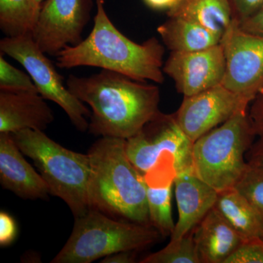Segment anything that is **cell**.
<instances>
[{
  "mask_svg": "<svg viewBox=\"0 0 263 263\" xmlns=\"http://www.w3.org/2000/svg\"><path fill=\"white\" fill-rule=\"evenodd\" d=\"M193 147L174 114L160 113L125 141L128 158L150 186H164L174 182L176 175L194 172Z\"/></svg>",
  "mask_w": 263,
  "mask_h": 263,
  "instance_id": "8992f818",
  "label": "cell"
},
{
  "mask_svg": "<svg viewBox=\"0 0 263 263\" xmlns=\"http://www.w3.org/2000/svg\"><path fill=\"white\" fill-rule=\"evenodd\" d=\"M0 51L23 66L39 94L63 109L78 130L81 133L88 130L87 118L91 117V111L70 92L64 83L63 77L57 72L46 53L38 47L32 35L3 38L0 41Z\"/></svg>",
  "mask_w": 263,
  "mask_h": 263,
  "instance_id": "ba28073f",
  "label": "cell"
},
{
  "mask_svg": "<svg viewBox=\"0 0 263 263\" xmlns=\"http://www.w3.org/2000/svg\"><path fill=\"white\" fill-rule=\"evenodd\" d=\"M17 235V226L11 216L0 212V245L7 247L13 243Z\"/></svg>",
  "mask_w": 263,
  "mask_h": 263,
  "instance_id": "83f0119b",
  "label": "cell"
},
{
  "mask_svg": "<svg viewBox=\"0 0 263 263\" xmlns=\"http://www.w3.org/2000/svg\"><path fill=\"white\" fill-rule=\"evenodd\" d=\"M179 219L171 240L190 234L215 205L218 192L194 172L176 175L174 182Z\"/></svg>",
  "mask_w": 263,
  "mask_h": 263,
  "instance_id": "5bb4252c",
  "label": "cell"
},
{
  "mask_svg": "<svg viewBox=\"0 0 263 263\" xmlns=\"http://www.w3.org/2000/svg\"><path fill=\"white\" fill-rule=\"evenodd\" d=\"M257 137L242 109L194 142V172L218 193L233 188L248 166L246 155Z\"/></svg>",
  "mask_w": 263,
  "mask_h": 263,
  "instance_id": "52a82bcc",
  "label": "cell"
},
{
  "mask_svg": "<svg viewBox=\"0 0 263 263\" xmlns=\"http://www.w3.org/2000/svg\"><path fill=\"white\" fill-rule=\"evenodd\" d=\"M226 59L221 43L207 49L193 52L171 51L163 72L174 80L176 89L192 96L222 84Z\"/></svg>",
  "mask_w": 263,
  "mask_h": 263,
  "instance_id": "7c38bea8",
  "label": "cell"
},
{
  "mask_svg": "<svg viewBox=\"0 0 263 263\" xmlns=\"http://www.w3.org/2000/svg\"><path fill=\"white\" fill-rule=\"evenodd\" d=\"M157 32L171 51L193 52L207 49L221 43V38L191 21L169 17Z\"/></svg>",
  "mask_w": 263,
  "mask_h": 263,
  "instance_id": "ac0fdd59",
  "label": "cell"
},
{
  "mask_svg": "<svg viewBox=\"0 0 263 263\" xmlns=\"http://www.w3.org/2000/svg\"><path fill=\"white\" fill-rule=\"evenodd\" d=\"M167 15L191 21L221 38L233 21L228 0H181Z\"/></svg>",
  "mask_w": 263,
  "mask_h": 263,
  "instance_id": "e0dca14e",
  "label": "cell"
},
{
  "mask_svg": "<svg viewBox=\"0 0 263 263\" xmlns=\"http://www.w3.org/2000/svg\"><path fill=\"white\" fill-rule=\"evenodd\" d=\"M10 133H0V183L24 200H45L50 195L40 173L24 159Z\"/></svg>",
  "mask_w": 263,
  "mask_h": 263,
  "instance_id": "4fadbf2b",
  "label": "cell"
},
{
  "mask_svg": "<svg viewBox=\"0 0 263 263\" xmlns=\"http://www.w3.org/2000/svg\"><path fill=\"white\" fill-rule=\"evenodd\" d=\"M248 115L254 133L263 136V89L257 93L249 107Z\"/></svg>",
  "mask_w": 263,
  "mask_h": 263,
  "instance_id": "4316f807",
  "label": "cell"
},
{
  "mask_svg": "<svg viewBox=\"0 0 263 263\" xmlns=\"http://www.w3.org/2000/svg\"><path fill=\"white\" fill-rule=\"evenodd\" d=\"M214 208L245 240L263 235V218L234 187L218 193Z\"/></svg>",
  "mask_w": 263,
  "mask_h": 263,
  "instance_id": "d6986e66",
  "label": "cell"
},
{
  "mask_svg": "<svg viewBox=\"0 0 263 263\" xmlns=\"http://www.w3.org/2000/svg\"><path fill=\"white\" fill-rule=\"evenodd\" d=\"M66 86L91 107L88 130L95 136L129 139L161 113L158 86L114 71L88 77L70 75Z\"/></svg>",
  "mask_w": 263,
  "mask_h": 263,
  "instance_id": "6da1fadb",
  "label": "cell"
},
{
  "mask_svg": "<svg viewBox=\"0 0 263 263\" xmlns=\"http://www.w3.org/2000/svg\"><path fill=\"white\" fill-rule=\"evenodd\" d=\"M53 120L51 108L38 93L0 91V133L44 131Z\"/></svg>",
  "mask_w": 263,
  "mask_h": 263,
  "instance_id": "9a60e30c",
  "label": "cell"
},
{
  "mask_svg": "<svg viewBox=\"0 0 263 263\" xmlns=\"http://www.w3.org/2000/svg\"><path fill=\"white\" fill-rule=\"evenodd\" d=\"M92 0H46L41 6L32 37L46 54L57 57L67 46L82 42Z\"/></svg>",
  "mask_w": 263,
  "mask_h": 263,
  "instance_id": "30bf717a",
  "label": "cell"
},
{
  "mask_svg": "<svg viewBox=\"0 0 263 263\" xmlns=\"http://www.w3.org/2000/svg\"><path fill=\"white\" fill-rule=\"evenodd\" d=\"M262 238H263V235H262Z\"/></svg>",
  "mask_w": 263,
  "mask_h": 263,
  "instance_id": "836d02e7",
  "label": "cell"
},
{
  "mask_svg": "<svg viewBox=\"0 0 263 263\" xmlns=\"http://www.w3.org/2000/svg\"><path fill=\"white\" fill-rule=\"evenodd\" d=\"M141 263H200L193 234L171 240L163 249L142 259Z\"/></svg>",
  "mask_w": 263,
  "mask_h": 263,
  "instance_id": "7402d4cb",
  "label": "cell"
},
{
  "mask_svg": "<svg viewBox=\"0 0 263 263\" xmlns=\"http://www.w3.org/2000/svg\"><path fill=\"white\" fill-rule=\"evenodd\" d=\"M233 10V19L243 22L257 11L263 5V0H228Z\"/></svg>",
  "mask_w": 263,
  "mask_h": 263,
  "instance_id": "484cf974",
  "label": "cell"
},
{
  "mask_svg": "<svg viewBox=\"0 0 263 263\" xmlns=\"http://www.w3.org/2000/svg\"><path fill=\"white\" fill-rule=\"evenodd\" d=\"M10 134L22 153L34 162L47 183L50 195L63 200L74 217L84 215L92 209L88 154L65 148L43 131L27 129Z\"/></svg>",
  "mask_w": 263,
  "mask_h": 263,
  "instance_id": "277c9868",
  "label": "cell"
},
{
  "mask_svg": "<svg viewBox=\"0 0 263 263\" xmlns=\"http://www.w3.org/2000/svg\"><path fill=\"white\" fill-rule=\"evenodd\" d=\"M234 188L250 202L263 218V167L248 163Z\"/></svg>",
  "mask_w": 263,
  "mask_h": 263,
  "instance_id": "603a6c76",
  "label": "cell"
},
{
  "mask_svg": "<svg viewBox=\"0 0 263 263\" xmlns=\"http://www.w3.org/2000/svg\"><path fill=\"white\" fill-rule=\"evenodd\" d=\"M194 230L200 263L226 262L245 240L214 207Z\"/></svg>",
  "mask_w": 263,
  "mask_h": 263,
  "instance_id": "2e32d148",
  "label": "cell"
},
{
  "mask_svg": "<svg viewBox=\"0 0 263 263\" xmlns=\"http://www.w3.org/2000/svg\"><path fill=\"white\" fill-rule=\"evenodd\" d=\"M0 91L39 94L30 76L10 65L5 60L2 53L0 55Z\"/></svg>",
  "mask_w": 263,
  "mask_h": 263,
  "instance_id": "cb8c5ba5",
  "label": "cell"
},
{
  "mask_svg": "<svg viewBox=\"0 0 263 263\" xmlns=\"http://www.w3.org/2000/svg\"><path fill=\"white\" fill-rule=\"evenodd\" d=\"M221 44L226 59L222 84L252 103L263 89V36L246 32L233 19Z\"/></svg>",
  "mask_w": 263,
  "mask_h": 263,
  "instance_id": "9c48e42d",
  "label": "cell"
},
{
  "mask_svg": "<svg viewBox=\"0 0 263 263\" xmlns=\"http://www.w3.org/2000/svg\"><path fill=\"white\" fill-rule=\"evenodd\" d=\"M138 251H123L104 257L101 263H134L136 262Z\"/></svg>",
  "mask_w": 263,
  "mask_h": 263,
  "instance_id": "4dcf8cb0",
  "label": "cell"
},
{
  "mask_svg": "<svg viewBox=\"0 0 263 263\" xmlns=\"http://www.w3.org/2000/svg\"><path fill=\"white\" fill-rule=\"evenodd\" d=\"M41 6L35 0H0V28L6 37L32 35Z\"/></svg>",
  "mask_w": 263,
  "mask_h": 263,
  "instance_id": "ffe728a7",
  "label": "cell"
},
{
  "mask_svg": "<svg viewBox=\"0 0 263 263\" xmlns=\"http://www.w3.org/2000/svg\"><path fill=\"white\" fill-rule=\"evenodd\" d=\"M239 25L246 32L263 36V5L253 15L240 22Z\"/></svg>",
  "mask_w": 263,
  "mask_h": 263,
  "instance_id": "f1b7e54d",
  "label": "cell"
},
{
  "mask_svg": "<svg viewBox=\"0 0 263 263\" xmlns=\"http://www.w3.org/2000/svg\"><path fill=\"white\" fill-rule=\"evenodd\" d=\"M181 0H143L151 8L155 10H171L174 8Z\"/></svg>",
  "mask_w": 263,
  "mask_h": 263,
  "instance_id": "1f68e13d",
  "label": "cell"
},
{
  "mask_svg": "<svg viewBox=\"0 0 263 263\" xmlns=\"http://www.w3.org/2000/svg\"><path fill=\"white\" fill-rule=\"evenodd\" d=\"M162 235L151 224L113 219L97 209L75 218L65 246L51 263H91L123 251L143 250Z\"/></svg>",
  "mask_w": 263,
  "mask_h": 263,
  "instance_id": "5b68a950",
  "label": "cell"
},
{
  "mask_svg": "<svg viewBox=\"0 0 263 263\" xmlns=\"http://www.w3.org/2000/svg\"><path fill=\"white\" fill-rule=\"evenodd\" d=\"M174 182L162 186L147 185V201L151 226L162 236L172 234L175 224L171 209V198Z\"/></svg>",
  "mask_w": 263,
  "mask_h": 263,
  "instance_id": "44dd1931",
  "label": "cell"
},
{
  "mask_svg": "<svg viewBox=\"0 0 263 263\" xmlns=\"http://www.w3.org/2000/svg\"><path fill=\"white\" fill-rule=\"evenodd\" d=\"M247 162L263 167V136L257 137L246 155Z\"/></svg>",
  "mask_w": 263,
  "mask_h": 263,
  "instance_id": "f546056e",
  "label": "cell"
},
{
  "mask_svg": "<svg viewBox=\"0 0 263 263\" xmlns=\"http://www.w3.org/2000/svg\"><path fill=\"white\" fill-rule=\"evenodd\" d=\"M43 0H35L36 3H37V5H39L40 6H42Z\"/></svg>",
  "mask_w": 263,
  "mask_h": 263,
  "instance_id": "d6a6232c",
  "label": "cell"
},
{
  "mask_svg": "<svg viewBox=\"0 0 263 263\" xmlns=\"http://www.w3.org/2000/svg\"><path fill=\"white\" fill-rule=\"evenodd\" d=\"M125 141L101 137L89 148L91 208L113 219L151 224L146 181L128 158Z\"/></svg>",
  "mask_w": 263,
  "mask_h": 263,
  "instance_id": "3957f363",
  "label": "cell"
},
{
  "mask_svg": "<svg viewBox=\"0 0 263 263\" xmlns=\"http://www.w3.org/2000/svg\"><path fill=\"white\" fill-rule=\"evenodd\" d=\"M97 13L89 36L74 46H67L57 57L62 69L95 67L114 71L139 81L164 82V48L156 37L137 43L112 23L104 0H95Z\"/></svg>",
  "mask_w": 263,
  "mask_h": 263,
  "instance_id": "7a4b0ae2",
  "label": "cell"
},
{
  "mask_svg": "<svg viewBox=\"0 0 263 263\" xmlns=\"http://www.w3.org/2000/svg\"><path fill=\"white\" fill-rule=\"evenodd\" d=\"M250 103L221 84L184 97L174 117L180 128L194 143L240 110L249 109Z\"/></svg>",
  "mask_w": 263,
  "mask_h": 263,
  "instance_id": "8fae6325",
  "label": "cell"
},
{
  "mask_svg": "<svg viewBox=\"0 0 263 263\" xmlns=\"http://www.w3.org/2000/svg\"><path fill=\"white\" fill-rule=\"evenodd\" d=\"M224 263H263L262 237L245 240Z\"/></svg>",
  "mask_w": 263,
  "mask_h": 263,
  "instance_id": "d4e9b609",
  "label": "cell"
}]
</instances>
